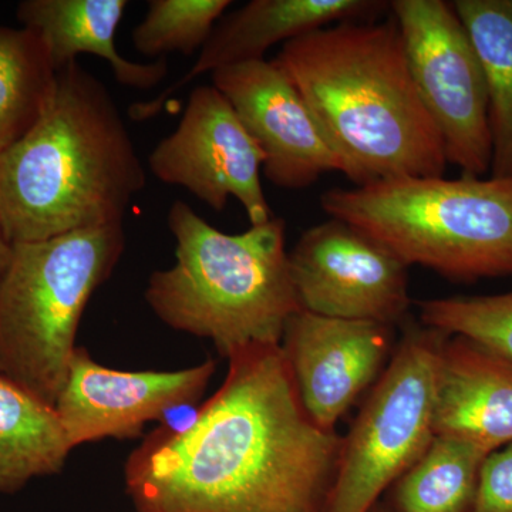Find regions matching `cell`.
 Here are the masks:
<instances>
[{
    "instance_id": "obj_1",
    "label": "cell",
    "mask_w": 512,
    "mask_h": 512,
    "mask_svg": "<svg viewBox=\"0 0 512 512\" xmlns=\"http://www.w3.org/2000/svg\"><path fill=\"white\" fill-rule=\"evenodd\" d=\"M194 421L158 429L127 458L137 512H325L342 437L306 413L281 345L228 357Z\"/></svg>"
},
{
    "instance_id": "obj_2",
    "label": "cell",
    "mask_w": 512,
    "mask_h": 512,
    "mask_svg": "<svg viewBox=\"0 0 512 512\" xmlns=\"http://www.w3.org/2000/svg\"><path fill=\"white\" fill-rule=\"evenodd\" d=\"M275 60L356 187L446 173L443 140L417 92L393 15L313 30L285 43Z\"/></svg>"
},
{
    "instance_id": "obj_3",
    "label": "cell",
    "mask_w": 512,
    "mask_h": 512,
    "mask_svg": "<svg viewBox=\"0 0 512 512\" xmlns=\"http://www.w3.org/2000/svg\"><path fill=\"white\" fill-rule=\"evenodd\" d=\"M146 181L116 101L76 62L57 72L40 119L0 156V218L13 245L124 224Z\"/></svg>"
},
{
    "instance_id": "obj_4",
    "label": "cell",
    "mask_w": 512,
    "mask_h": 512,
    "mask_svg": "<svg viewBox=\"0 0 512 512\" xmlns=\"http://www.w3.org/2000/svg\"><path fill=\"white\" fill-rule=\"evenodd\" d=\"M175 264L148 279L146 301L161 322L208 339L228 357L281 345L301 311L286 252V222L272 218L242 234L212 227L184 201L168 210Z\"/></svg>"
},
{
    "instance_id": "obj_5",
    "label": "cell",
    "mask_w": 512,
    "mask_h": 512,
    "mask_svg": "<svg viewBox=\"0 0 512 512\" xmlns=\"http://www.w3.org/2000/svg\"><path fill=\"white\" fill-rule=\"evenodd\" d=\"M330 218L454 282L512 275V175L397 177L320 197Z\"/></svg>"
},
{
    "instance_id": "obj_6",
    "label": "cell",
    "mask_w": 512,
    "mask_h": 512,
    "mask_svg": "<svg viewBox=\"0 0 512 512\" xmlns=\"http://www.w3.org/2000/svg\"><path fill=\"white\" fill-rule=\"evenodd\" d=\"M124 251V224L13 245L0 279V375L55 407L84 309Z\"/></svg>"
},
{
    "instance_id": "obj_7",
    "label": "cell",
    "mask_w": 512,
    "mask_h": 512,
    "mask_svg": "<svg viewBox=\"0 0 512 512\" xmlns=\"http://www.w3.org/2000/svg\"><path fill=\"white\" fill-rule=\"evenodd\" d=\"M367 393L342 447L325 512H370L436 437L437 375L446 333L410 323Z\"/></svg>"
},
{
    "instance_id": "obj_8",
    "label": "cell",
    "mask_w": 512,
    "mask_h": 512,
    "mask_svg": "<svg viewBox=\"0 0 512 512\" xmlns=\"http://www.w3.org/2000/svg\"><path fill=\"white\" fill-rule=\"evenodd\" d=\"M390 10L448 164L460 167L463 175L483 177L493 160L487 83L463 22L443 0H394Z\"/></svg>"
},
{
    "instance_id": "obj_9",
    "label": "cell",
    "mask_w": 512,
    "mask_h": 512,
    "mask_svg": "<svg viewBox=\"0 0 512 512\" xmlns=\"http://www.w3.org/2000/svg\"><path fill=\"white\" fill-rule=\"evenodd\" d=\"M288 256L303 311L390 326L409 319V266L355 225L330 218L303 232Z\"/></svg>"
},
{
    "instance_id": "obj_10",
    "label": "cell",
    "mask_w": 512,
    "mask_h": 512,
    "mask_svg": "<svg viewBox=\"0 0 512 512\" xmlns=\"http://www.w3.org/2000/svg\"><path fill=\"white\" fill-rule=\"evenodd\" d=\"M264 161L234 107L211 84L192 90L180 123L151 151L148 168L157 180L185 188L217 212L234 197L252 227L274 218L262 190Z\"/></svg>"
},
{
    "instance_id": "obj_11",
    "label": "cell",
    "mask_w": 512,
    "mask_h": 512,
    "mask_svg": "<svg viewBox=\"0 0 512 512\" xmlns=\"http://www.w3.org/2000/svg\"><path fill=\"white\" fill-rule=\"evenodd\" d=\"M217 370L215 360L174 372H126L99 365L77 348L55 410L73 448L103 439H134L148 421L197 403Z\"/></svg>"
},
{
    "instance_id": "obj_12",
    "label": "cell",
    "mask_w": 512,
    "mask_h": 512,
    "mask_svg": "<svg viewBox=\"0 0 512 512\" xmlns=\"http://www.w3.org/2000/svg\"><path fill=\"white\" fill-rule=\"evenodd\" d=\"M281 348L306 413L326 431L375 386L394 353V326L293 313Z\"/></svg>"
},
{
    "instance_id": "obj_13",
    "label": "cell",
    "mask_w": 512,
    "mask_h": 512,
    "mask_svg": "<svg viewBox=\"0 0 512 512\" xmlns=\"http://www.w3.org/2000/svg\"><path fill=\"white\" fill-rule=\"evenodd\" d=\"M264 154L262 171L282 190H305L323 174L342 173L301 93L276 60H252L211 73Z\"/></svg>"
},
{
    "instance_id": "obj_14",
    "label": "cell",
    "mask_w": 512,
    "mask_h": 512,
    "mask_svg": "<svg viewBox=\"0 0 512 512\" xmlns=\"http://www.w3.org/2000/svg\"><path fill=\"white\" fill-rule=\"evenodd\" d=\"M390 9L383 0H252L221 19L195 63L154 99L128 109L131 120L147 121L164 109L178 90L202 74L222 67L264 59L272 46L345 22H369Z\"/></svg>"
},
{
    "instance_id": "obj_15",
    "label": "cell",
    "mask_w": 512,
    "mask_h": 512,
    "mask_svg": "<svg viewBox=\"0 0 512 512\" xmlns=\"http://www.w3.org/2000/svg\"><path fill=\"white\" fill-rule=\"evenodd\" d=\"M436 436L488 453L512 443V363L461 336H448L437 375Z\"/></svg>"
},
{
    "instance_id": "obj_16",
    "label": "cell",
    "mask_w": 512,
    "mask_h": 512,
    "mask_svg": "<svg viewBox=\"0 0 512 512\" xmlns=\"http://www.w3.org/2000/svg\"><path fill=\"white\" fill-rule=\"evenodd\" d=\"M127 0H23L16 9L22 28L39 37L56 72L80 55L106 60L117 83L128 89H154L168 76L167 60L138 63L121 56L116 33Z\"/></svg>"
},
{
    "instance_id": "obj_17",
    "label": "cell",
    "mask_w": 512,
    "mask_h": 512,
    "mask_svg": "<svg viewBox=\"0 0 512 512\" xmlns=\"http://www.w3.org/2000/svg\"><path fill=\"white\" fill-rule=\"evenodd\" d=\"M73 450L55 407L0 375V494L59 474Z\"/></svg>"
},
{
    "instance_id": "obj_18",
    "label": "cell",
    "mask_w": 512,
    "mask_h": 512,
    "mask_svg": "<svg viewBox=\"0 0 512 512\" xmlns=\"http://www.w3.org/2000/svg\"><path fill=\"white\" fill-rule=\"evenodd\" d=\"M488 92L493 160L491 177L512 175V0H456Z\"/></svg>"
},
{
    "instance_id": "obj_19",
    "label": "cell",
    "mask_w": 512,
    "mask_h": 512,
    "mask_svg": "<svg viewBox=\"0 0 512 512\" xmlns=\"http://www.w3.org/2000/svg\"><path fill=\"white\" fill-rule=\"evenodd\" d=\"M485 448L436 436L420 460L390 487L392 512H474Z\"/></svg>"
},
{
    "instance_id": "obj_20",
    "label": "cell",
    "mask_w": 512,
    "mask_h": 512,
    "mask_svg": "<svg viewBox=\"0 0 512 512\" xmlns=\"http://www.w3.org/2000/svg\"><path fill=\"white\" fill-rule=\"evenodd\" d=\"M56 77L35 33L0 26V156L40 119L55 92Z\"/></svg>"
},
{
    "instance_id": "obj_21",
    "label": "cell",
    "mask_w": 512,
    "mask_h": 512,
    "mask_svg": "<svg viewBox=\"0 0 512 512\" xmlns=\"http://www.w3.org/2000/svg\"><path fill=\"white\" fill-rule=\"evenodd\" d=\"M229 0H151L146 16L131 33L133 46L150 59L171 53L192 56L210 39Z\"/></svg>"
},
{
    "instance_id": "obj_22",
    "label": "cell",
    "mask_w": 512,
    "mask_h": 512,
    "mask_svg": "<svg viewBox=\"0 0 512 512\" xmlns=\"http://www.w3.org/2000/svg\"><path fill=\"white\" fill-rule=\"evenodd\" d=\"M420 323L461 336L512 363V292L417 302Z\"/></svg>"
},
{
    "instance_id": "obj_23",
    "label": "cell",
    "mask_w": 512,
    "mask_h": 512,
    "mask_svg": "<svg viewBox=\"0 0 512 512\" xmlns=\"http://www.w3.org/2000/svg\"><path fill=\"white\" fill-rule=\"evenodd\" d=\"M474 512H512V443L485 457Z\"/></svg>"
},
{
    "instance_id": "obj_24",
    "label": "cell",
    "mask_w": 512,
    "mask_h": 512,
    "mask_svg": "<svg viewBox=\"0 0 512 512\" xmlns=\"http://www.w3.org/2000/svg\"><path fill=\"white\" fill-rule=\"evenodd\" d=\"M13 244L6 235L5 227H3L2 218H0V279L8 268L10 258H12Z\"/></svg>"
},
{
    "instance_id": "obj_25",
    "label": "cell",
    "mask_w": 512,
    "mask_h": 512,
    "mask_svg": "<svg viewBox=\"0 0 512 512\" xmlns=\"http://www.w3.org/2000/svg\"><path fill=\"white\" fill-rule=\"evenodd\" d=\"M370 512H392V510H390V508L387 507L386 504H384V503H382V501H380V503H377L375 505V507H373V510Z\"/></svg>"
}]
</instances>
